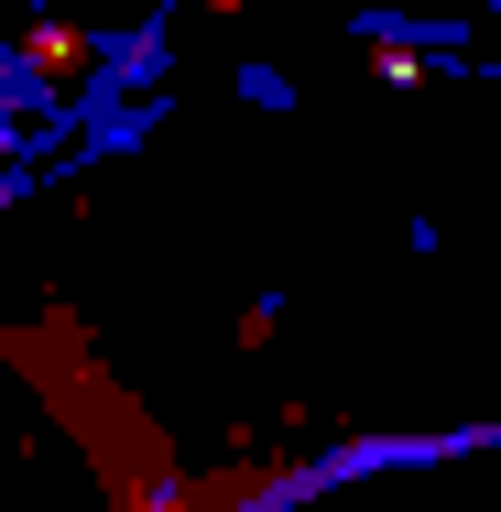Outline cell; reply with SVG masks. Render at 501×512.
I'll use <instances>...</instances> for the list:
<instances>
[]
</instances>
